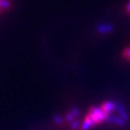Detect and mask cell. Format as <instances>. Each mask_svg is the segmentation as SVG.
Here are the masks:
<instances>
[{
	"mask_svg": "<svg viewBox=\"0 0 130 130\" xmlns=\"http://www.w3.org/2000/svg\"><path fill=\"white\" fill-rule=\"evenodd\" d=\"M123 55L130 59V47L129 48H126L125 50L123 51Z\"/></svg>",
	"mask_w": 130,
	"mask_h": 130,
	"instance_id": "cell-12",
	"label": "cell"
},
{
	"mask_svg": "<svg viewBox=\"0 0 130 130\" xmlns=\"http://www.w3.org/2000/svg\"><path fill=\"white\" fill-rule=\"evenodd\" d=\"M74 117L73 116L70 112L66 115V120L69 122V123H72V122H74Z\"/></svg>",
	"mask_w": 130,
	"mask_h": 130,
	"instance_id": "cell-11",
	"label": "cell"
},
{
	"mask_svg": "<svg viewBox=\"0 0 130 130\" xmlns=\"http://www.w3.org/2000/svg\"><path fill=\"white\" fill-rule=\"evenodd\" d=\"M129 3H130V0H129Z\"/></svg>",
	"mask_w": 130,
	"mask_h": 130,
	"instance_id": "cell-14",
	"label": "cell"
},
{
	"mask_svg": "<svg viewBox=\"0 0 130 130\" xmlns=\"http://www.w3.org/2000/svg\"><path fill=\"white\" fill-rule=\"evenodd\" d=\"M53 122H54V123H55L56 124H61L62 123H63V119H62V118H61L60 116L56 115V116L53 118Z\"/></svg>",
	"mask_w": 130,
	"mask_h": 130,
	"instance_id": "cell-10",
	"label": "cell"
},
{
	"mask_svg": "<svg viewBox=\"0 0 130 130\" xmlns=\"http://www.w3.org/2000/svg\"><path fill=\"white\" fill-rule=\"evenodd\" d=\"M10 5L11 4L8 0H0V8L1 9H9Z\"/></svg>",
	"mask_w": 130,
	"mask_h": 130,
	"instance_id": "cell-7",
	"label": "cell"
},
{
	"mask_svg": "<svg viewBox=\"0 0 130 130\" xmlns=\"http://www.w3.org/2000/svg\"><path fill=\"white\" fill-rule=\"evenodd\" d=\"M126 8H127V10H128V12L129 14H130V3H128V4H127Z\"/></svg>",
	"mask_w": 130,
	"mask_h": 130,
	"instance_id": "cell-13",
	"label": "cell"
},
{
	"mask_svg": "<svg viewBox=\"0 0 130 130\" xmlns=\"http://www.w3.org/2000/svg\"><path fill=\"white\" fill-rule=\"evenodd\" d=\"M116 110L118 111V112L119 114V117L123 119L124 121H128V114H127L125 109L121 104L119 103H116Z\"/></svg>",
	"mask_w": 130,
	"mask_h": 130,
	"instance_id": "cell-5",
	"label": "cell"
},
{
	"mask_svg": "<svg viewBox=\"0 0 130 130\" xmlns=\"http://www.w3.org/2000/svg\"><path fill=\"white\" fill-rule=\"evenodd\" d=\"M70 113H71L72 115L74 117V118H78V117L79 116L80 111H79V110L77 107H73L71 111H70Z\"/></svg>",
	"mask_w": 130,
	"mask_h": 130,
	"instance_id": "cell-9",
	"label": "cell"
},
{
	"mask_svg": "<svg viewBox=\"0 0 130 130\" xmlns=\"http://www.w3.org/2000/svg\"><path fill=\"white\" fill-rule=\"evenodd\" d=\"M96 30H97V31H98L99 33L105 34V33H109V32H111V30H113V27L111 26V25L103 24V25H97Z\"/></svg>",
	"mask_w": 130,
	"mask_h": 130,
	"instance_id": "cell-6",
	"label": "cell"
},
{
	"mask_svg": "<svg viewBox=\"0 0 130 130\" xmlns=\"http://www.w3.org/2000/svg\"><path fill=\"white\" fill-rule=\"evenodd\" d=\"M101 109L105 111V112L109 115L111 111L116 110V103L112 102V101H106L101 106Z\"/></svg>",
	"mask_w": 130,
	"mask_h": 130,
	"instance_id": "cell-3",
	"label": "cell"
},
{
	"mask_svg": "<svg viewBox=\"0 0 130 130\" xmlns=\"http://www.w3.org/2000/svg\"><path fill=\"white\" fill-rule=\"evenodd\" d=\"M95 124L96 123H95V122L94 121V119H93L88 114V116H86V118H85V119L84 123H82V126H81V128H80V130H88L90 128L95 126Z\"/></svg>",
	"mask_w": 130,
	"mask_h": 130,
	"instance_id": "cell-2",
	"label": "cell"
},
{
	"mask_svg": "<svg viewBox=\"0 0 130 130\" xmlns=\"http://www.w3.org/2000/svg\"><path fill=\"white\" fill-rule=\"evenodd\" d=\"M89 115L94 119L95 123H100L101 122L106 121V118H107V114L104 111L101 107H98V106H94L91 107L90 110Z\"/></svg>",
	"mask_w": 130,
	"mask_h": 130,
	"instance_id": "cell-1",
	"label": "cell"
},
{
	"mask_svg": "<svg viewBox=\"0 0 130 130\" xmlns=\"http://www.w3.org/2000/svg\"><path fill=\"white\" fill-rule=\"evenodd\" d=\"M80 128V123L79 121H74L71 123V129L72 130H77V129H79Z\"/></svg>",
	"mask_w": 130,
	"mask_h": 130,
	"instance_id": "cell-8",
	"label": "cell"
},
{
	"mask_svg": "<svg viewBox=\"0 0 130 130\" xmlns=\"http://www.w3.org/2000/svg\"><path fill=\"white\" fill-rule=\"evenodd\" d=\"M106 121L110 123H116L119 126H123L125 124V121L123 120L120 117H113L108 115L107 118H106Z\"/></svg>",
	"mask_w": 130,
	"mask_h": 130,
	"instance_id": "cell-4",
	"label": "cell"
}]
</instances>
